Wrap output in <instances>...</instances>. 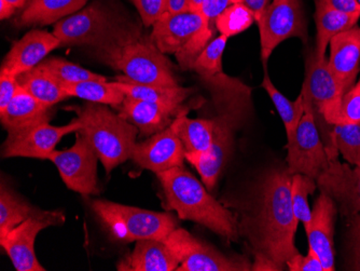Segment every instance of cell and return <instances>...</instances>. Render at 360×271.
<instances>
[{
  "label": "cell",
  "instance_id": "cell-20",
  "mask_svg": "<svg viewBox=\"0 0 360 271\" xmlns=\"http://www.w3.org/2000/svg\"><path fill=\"white\" fill-rule=\"evenodd\" d=\"M51 222L37 218H30L0 236V246L7 253L16 271H44L38 262L35 253V241L38 234L51 227Z\"/></svg>",
  "mask_w": 360,
  "mask_h": 271
},
{
  "label": "cell",
  "instance_id": "cell-15",
  "mask_svg": "<svg viewBox=\"0 0 360 271\" xmlns=\"http://www.w3.org/2000/svg\"><path fill=\"white\" fill-rule=\"evenodd\" d=\"M185 156V147L171 125L147 141L136 143L131 159L141 169L159 174L184 165Z\"/></svg>",
  "mask_w": 360,
  "mask_h": 271
},
{
  "label": "cell",
  "instance_id": "cell-46",
  "mask_svg": "<svg viewBox=\"0 0 360 271\" xmlns=\"http://www.w3.org/2000/svg\"><path fill=\"white\" fill-rule=\"evenodd\" d=\"M169 13H183L189 11V1L188 0H167Z\"/></svg>",
  "mask_w": 360,
  "mask_h": 271
},
{
  "label": "cell",
  "instance_id": "cell-13",
  "mask_svg": "<svg viewBox=\"0 0 360 271\" xmlns=\"http://www.w3.org/2000/svg\"><path fill=\"white\" fill-rule=\"evenodd\" d=\"M81 127L80 121L76 118L60 127L44 122L10 131L3 145V157L48 159L65 135L77 133Z\"/></svg>",
  "mask_w": 360,
  "mask_h": 271
},
{
  "label": "cell",
  "instance_id": "cell-32",
  "mask_svg": "<svg viewBox=\"0 0 360 271\" xmlns=\"http://www.w3.org/2000/svg\"><path fill=\"white\" fill-rule=\"evenodd\" d=\"M338 151L347 163L360 167V123L333 125L330 146L326 149L329 159L338 157Z\"/></svg>",
  "mask_w": 360,
  "mask_h": 271
},
{
  "label": "cell",
  "instance_id": "cell-16",
  "mask_svg": "<svg viewBox=\"0 0 360 271\" xmlns=\"http://www.w3.org/2000/svg\"><path fill=\"white\" fill-rule=\"evenodd\" d=\"M119 114L134 125L143 137H151L165 130L181 114H188L189 107L185 104H165L148 102L125 96L118 107Z\"/></svg>",
  "mask_w": 360,
  "mask_h": 271
},
{
  "label": "cell",
  "instance_id": "cell-33",
  "mask_svg": "<svg viewBox=\"0 0 360 271\" xmlns=\"http://www.w3.org/2000/svg\"><path fill=\"white\" fill-rule=\"evenodd\" d=\"M255 21L252 10L240 3L226 8L216 19L215 26L220 35L230 38L248 30Z\"/></svg>",
  "mask_w": 360,
  "mask_h": 271
},
{
  "label": "cell",
  "instance_id": "cell-48",
  "mask_svg": "<svg viewBox=\"0 0 360 271\" xmlns=\"http://www.w3.org/2000/svg\"><path fill=\"white\" fill-rule=\"evenodd\" d=\"M189 1V11L200 12L205 0H188Z\"/></svg>",
  "mask_w": 360,
  "mask_h": 271
},
{
  "label": "cell",
  "instance_id": "cell-41",
  "mask_svg": "<svg viewBox=\"0 0 360 271\" xmlns=\"http://www.w3.org/2000/svg\"><path fill=\"white\" fill-rule=\"evenodd\" d=\"M20 88L18 77L0 72V111L7 108Z\"/></svg>",
  "mask_w": 360,
  "mask_h": 271
},
{
  "label": "cell",
  "instance_id": "cell-21",
  "mask_svg": "<svg viewBox=\"0 0 360 271\" xmlns=\"http://www.w3.org/2000/svg\"><path fill=\"white\" fill-rule=\"evenodd\" d=\"M328 64L343 92L355 84L360 72V27L338 34L331 39Z\"/></svg>",
  "mask_w": 360,
  "mask_h": 271
},
{
  "label": "cell",
  "instance_id": "cell-9",
  "mask_svg": "<svg viewBox=\"0 0 360 271\" xmlns=\"http://www.w3.org/2000/svg\"><path fill=\"white\" fill-rule=\"evenodd\" d=\"M165 242L179 260L178 271L252 270V265L246 258H228L183 228H176Z\"/></svg>",
  "mask_w": 360,
  "mask_h": 271
},
{
  "label": "cell",
  "instance_id": "cell-6",
  "mask_svg": "<svg viewBox=\"0 0 360 271\" xmlns=\"http://www.w3.org/2000/svg\"><path fill=\"white\" fill-rule=\"evenodd\" d=\"M91 206L109 234L123 244L145 239L165 242L178 228L177 218L172 213L149 211L107 200H94Z\"/></svg>",
  "mask_w": 360,
  "mask_h": 271
},
{
  "label": "cell",
  "instance_id": "cell-42",
  "mask_svg": "<svg viewBox=\"0 0 360 271\" xmlns=\"http://www.w3.org/2000/svg\"><path fill=\"white\" fill-rule=\"evenodd\" d=\"M240 3V0H205L199 13H201L206 21L215 25L216 19L226 8Z\"/></svg>",
  "mask_w": 360,
  "mask_h": 271
},
{
  "label": "cell",
  "instance_id": "cell-27",
  "mask_svg": "<svg viewBox=\"0 0 360 271\" xmlns=\"http://www.w3.org/2000/svg\"><path fill=\"white\" fill-rule=\"evenodd\" d=\"M18 82L26 92L50 107L70 98L60 80L39 65L18 76Z\"/></svg>",
  "mask_w": 360,
  "mask_h": 271
},
{
  "label": "cell",
  "instance_id": "cell-24",
  "mask_svg": "<svg viewBox=\"0 0 360 271\" xmlns=\"http://www.w3.org/2000/svg\"><path fill=\"white\" fill-rule=\"evenodd\" d=\"M51 118V107L40 102L22 88L16 92L7 108L0 111L1 125L8 132L49 122Z\"/></svg>",
  "mask_w": 360,
  "mask_h": 271
},
{
  "label": "cell",
  "instance_id": "cell-23",
  "mask_svg": "<svg viewBox=\"0 0 360 271\" xmlns=\"http://www.w3.org/2000/svg\"><path fill=\"white\" fill-rule=\"evenodd\" d=\"M179 260L165 242L145 239L136 241L134 250L118 264L120 271H174Z\"/></svg>",
  "mask_w": 360,
  "mask_h": 271
},
{
  "label": "cell",
  "instance_id": "cell-2",
  "mask_svg": "<svg viewBox=\"0 0 360 271\" xmlns=\"http://www.w3.org/2000/svg\"><path fill=\"white\" fill-rule=\"evenodd\" d=\"M95 53L103 63L122 73L116 78L151 86H179L169 58L135 26H119L95 48Z\"/></svg>",
  "mask_w": 360,
  "mask_h": 271
},
{
  "label": "cell",
  "instance_id": "cell-31",
  "mask_svg": "<svg viewBox=\"0 0 360 271\" xmlns=\"http://www.w3.org/2000/svg\"><path fill=\"white\" fill-rule=\"evenodd\" d=\"M261 87L268 92L273 104L276 107L277 113L284 122L287 139H291L296 133L297 127L304 115V100L300 93L296 101H290L271 82L266 70H264V80Z\"/></svg>",
  "mask_w": 360,
  "mask_h": 271
},
{
  "label": "cell",
  "instance_id": "cell-18",
  "mask_svg": "<svg viewBox=\"0 0 360 271\" xmlns=\"http://www.w3.org/2000/svg\"><path fill=\"white\" fill-rule=\"evenodd\" d=\"M207 23L199 12H165L153 24L150 38L162 53L176 54Z\"/></svg>",
  "mask_w": 360,
  "mask_h": 271
},
{
  "label": "cell",
  "instance_id": "cell-1",
  "mask_svg": "<svg viewBox=\"0 0 360 271\" xmlns=\"http://www.w3.org/2000/svg\"><path fill=\"white\" fill-rule=\"evenodd\" d=\"M291 177L288 168H274L260 177L250 194L238 222L255 256L269 258L278 271L298 252L295 234L299 220L291 201Z\"/></svg>",
  "mask_w": 360,
  "mask_h": 271
},
{
  "label": "cell",
  "instance_id": "cell-43",
  "mask_svg": "<svg viewBox=\"0 0 360 271\" xmlns=\"http://www.w3.org/2000/svg\"><path fill=\"white\" fill-rule=\"evenodd\" d=\"M351 238L353 248V270H360V214L351 216Z\"/></svg>",
  "mask_w": 360,
  "mask_h": 271
},
{
  "label": "cell",
  "instance_id": "cell-36",
  "mask_svg": "<svg viewBox=\"0 0 360 271\" xmlns=\"http://www.w3.org/2000/svg\"><path fill=\"white\" fill-rule=\"evenodd\" d=\"M228 39L224 35L214 38L196 58L192 70L199 74L203 80L222 73V56Z\"/></svg>",
  "mask_w": 360,
  "mask_h": 271
},
{
  "label": "cell",
  "instance_id": "cell-17",
  "mask_svg": "<svg viewBox=\"0 0 360 271\" xmlns=\"http://www.w3.org/2000/svg\"><path fill=\"white\" fill-rule=\"evenodd\" d=\"M58 46H62L60 42L53 33L41 30H30L24 37L12 44L0 72L20 76L39 65L46 56Z\"/></svg>",
  "mask_w": 360,
  "mask_h": 271
},
{
  "label": "cell",
  "instance_id": "cell-10",
  "mask_svg": "<svg viewBox=\"0 0 360 271\" xmlns=\"http://www.w3.org/2000/svg\"><path fill=\"white\" fill-rule=\"evenodd\" d=\"M122 25L108 9L100 4H92L80 11L60 20L53 34L60 46H91L96 48Z\"/></svg>",
  "mask_w": 360,
  "mask_h": 271
},
{
  "label": "cell",
  "instance_id": "cell-44",
  "mask_svg": "<svg viewBox=\"0 0 360 271\" xmlns=\"http://www.w3.org/2000/svg\"><path fill=\"white\" fill-rule=\"evenodd\" d=\"M321 1L342 13L360 17V10L356 5L355 0H321Z\"/></svg>",
  "mask_w": 360,
  "mask_h": 271
},
{
  "label": "cell",
  "instance_id": "cell-11",
  "mask_svg": "<svg viewBox=\"0 0 360 271\" xmlns=\"http://www.w3.org/2000/svg\"><path fill=\"white\" fill-rule=\"evenodd\" d=\"M58 170L68 189L82 196L100 194L97 186V160L98 156L88 137L77 132L76 143L66 151H54L49 156Z\"/></svg>",
  "mask_w": 360,
  "mask_h": 271
},
{
  "label": "cell",
  "instance_id": "cell-8",
  "mask_svg": "<svg viewBox=\"0 0 360 271\" xmlns=\"http://www.w3.org/2000/svg\"><path fill=\"white\" fill-rule=\"evenodd\" d=\"M303 100L304 115L297 127L296 133L287 144V168L292 175L304 174L316 181L328 167L329 157L317 129L312 103L304 95Z\"/></svg>",
  "mask_w": 360,
  "mask_h": 271
},
{
  "label": "cell",
  "instance_id": "cell-35",
  "mask_svg": "<svg viewBox=\"0 0 360 271\" xmlns=\"http://www.w3.org/2000/svg\"><path fill=\"white\" fill-rule=\"evenodd\" d=\"M39 66L51 73L60 80V84L88 82V80H98V82H106L107 80L106 77L102 76V75L95 74L91 70L77 65L75 63L64 60V58H56V56L44 58L40 63Z\"/></svg>",
  "mask_w": 360,
  "mask_h": 271
},
{
  "label": "cell",
  "instance_id": "cell-45",
  "mask_svg": "<svg viewBox=\"0 0 360 271\" xmlns=\"http://www.w3.org/2000/svg\"><path fill=\"white\" fill-rule=\"evenodd\" d=\"M271 1H272V0H240V3L244 4L246 7L252 10L256 22L260 19L261 15L266 11Z\"/></svg>",
  "mask_w": 360,
  "mask_h": 271
},
{
  "label": "cell",
  "instance_id": "cell-5",
  "mask_svg": "<svg viewBox=\"0 0 360 271\" xmlns=\"http://www.w3.org/2000/svg\"><path fill=\"white\" fill-rule=\"evenodd\" d=\"M72 111L80 121L81 134L88 137L107 174L132 158L139 129L108 105L88 102Z\"/></svg>",
  "mask_w": 360,
  "mask_h": 271
},
{
  "label": "cell",
  "instance_id": "cell-37",
  "mask_svg": "<svg viewBox=\"0 0 360 271\" xmlns=\"http://www.w3.org/2000/svg\"><path fill=\"white\" fill-rule=\"evenodd\" d=\"M216 26L207 23L188 42L183 49L175 54L180 68L183 70H192L194 62L199 58L200 54L205 49L206 46L214 39Z\"/></svg>",
  "mask_w": 360,
  "mask_h": 271
},
{
  "label": "cell",
  "instance_id": "cell-34",
  "mask_svg": "<svg viewBox=\"0 0 360 271\" xmlns=\"http://www.w3.org/2000/svg\"><path fill=\"white\" fill-rule=\"evenodd\" d=\"M316 188V181L304 174H293L291 177V201L293 212L305 228L309 225L312 220V210L309 206V195L314 194Z\"/></svg>",
  "mask_w": 360,
  "mask_h": 271
},
{
  "label": "cell",
  "instance_id": "cell-49",
  "mask_svg": "<svg viewBox=\"0 0 360 271\" xmlns=\"http://www.w3.org/2000/svg\"><path fill=\"white\" fill-rule=\"evenodd\" d=\"M8 3L11 4L16 10L25 7L30 0H7Z\"/></svg>",
  "mask_w": 360,
  "mask_h": 271
},
{
  "label": "cell",
  "instance_id": "cell-26",
  "mask_svg": "<svg viewBox=\"0 0 360 271\" xmlns=\"http://www.w3.org/2000/svg\"><path fill=\"white\" fill-rule=\"evenodd\" d=\"M315 23H316V46L315 53L319 58H326V50L331 39L338 34L351 30L357 24L360 17L342 13L325 5L321 0H315Z\"/></svg>",
  "mask_w": 360,
  "mask_h": 271
},
{
  "label": "cell",
  "instance_id": "cell-39",
  "mask_svg": "<svg viewBox=\"0 0 360 271\" xmlns=\"http://www.w3.org/2000/svg\"><path fill=\"white\" fill-rule=\"evenodd\" d=\"M139 10L145 26H153V24L167 12V0H131Z\"/></svg>",
  "mask_w": 360,
  "mask_h": 271
},
{
  "label": "cell",
  "instance_id": "cell-25",
  "mask_svg": "<svg viewBox=\"0 0 360 271\" xmlns=\"http://www.w3.org/2000/svg\"><path fill=\"white\" fill-rule=\"evenodd\" d=\"M89 0H30L16 21L19 26L49 25L80 11Z\"/></svg>",
  "mask_w": 360,
  "mask_h": 271
},
{
  "label": "cell",
  "instance_id": "cell-3",
  "mask_svg": "<svg viewBox=\"0 0 360 271\" xmlns=\"http://www.w3.org/2000/svg\"><path fill=\"white\" fill-rule=\"evenodd\" d=\"M157 175L167 209L177 212L180 220L198 222L226 241L238 240V218L212 197L205 186L184 165Z\"/></svg>",
  "mask_w": 360,
  "mask_h": 271
},
{
  "label": "cell",
  "instance_id": "cell-30",
  "mask_svg": "<svg viewBox=\"0 0 360 271\" xmlns=\"http://www.w3.org/2000/svg\"><path fill=\"white\" fill-rule=\"evenodd\" d=\"M65 92L72 98L82 99L86 102L98 103V104L110 105L119 107L125 99V94L119 90L112 82H98L88 80L80 82H64L62 84Z\"/></svg>",
  "mask_w": 360,
  "mask_h": 271
},
{
  "label": "cell",
  "instance_id": "cell-12",
  "mask_svg": "<svg viewBox=\"0 0 360 271\" xmlns=\"http://www.w3.org/2000/svg\"><path fill=\"white\" fill-rule=\"evenodd\" d=\"M304 96L312 103L315 114H319L327 125L339 123L341 102L345 92L331 73L328 60L311 52L307 62V75L303 82Z\"/></svg>",
  "mask_w": 360,
  "mask_h": 271
},
{
  "label": "cell",
  "instance_id": "cell-28",
  "mask_svg": "<svg viewBox=\"0 0 360 271\" xmlns=\"http://www.w3.org/2000/svg\"><path fill=\"white\" fill-rule=\"evenodd\" d=\"M186 153H210L214 139V123L212 119L188 118L181 114L172 123Z\"/></svg>",
  "mask_w": 360,
  "mask_h": 271
},
{
  "label": "cell",
  "instance_id": "cell-14",
  "mask_svg": "<svg viewBox=\"0 0 360 271\" xmlns=\"http://www.w3.org/2000/svg\"><path fill=\"white\" fill-rule=\"evenodd\" d=\"M317 188L337 202L345 216L360 213V167L341 163L330 158L327 169L316 179Z\"/></svg>",
  "mask_w": 360,
  "mask_h": 271
},
{
  "label": "cell",
  "instance_id": "cell-7",
  "mask_svg": "<svg viewBox=\"0 0 360 271\" xmlns=\"http://www.w3.org/2000/svg\"><path fill=\"white\" fill-rule=\"evenodd\" d=\"M260 33L261 60L268 63L277 46L289 38L307 42L302 0H272L257 21Z\"/></svg>",
  "mask_w": 360,
  "mask_h": 271
},
{
  "label": "cell",
  "instance_id": "cell-4",
  "mask_svg": "<svg viewBox=\"0 0 360 271\" xmlns=\"http://www.w3.org/2000/svg\"><path fill=\"white\" fill-rule=\"evenodd\" d=\"M210 84L212 94L219 105V113L212 119L214 123V139L210 153H186V160L191 163L208 190L217 184L220 174L231 153L233 135L240 122V94L246 92V87L220 73L205 79Z\"/></svg>",
  "mask_w": 360,
  "mask_h": 271
},
{
  "label": "cell",
  "instance_id": "cell-47",
  "mask_svg": "<svg viewBox=\"0 0 360 271\" xmlns=\"http://www.w3.org/2000/svg\"><path fill=\"white\" fill-rule=\"evenodd\" d=\"M16 9L8 3L7 0H0V18L1 20L9 19L15 13Z\"/></svg>",
  "mask_w": 360,
  "mask_h": 271
},
{
  "label": "cell",
  "instance_id": "cell-29",
  "mask_svg": "<svg viewBox=\"0 0 360 271\" xmlns=\"http://www.w3.org/2000/svg\"><path fill=\"white\" fill-rule=\"evenodd\" d=\"M112 84L124 93L125 96L148 102L165 103V104H184L192 93L191 89L177 87L151 86V84H135V82L115 78Z\"/></svg>",
  "mask_w": 360,
  "mask_h": 271
},
{
  "label": "cell",
  "instance_id": "cell-38",
  "mask_svg": "<svg viewBox=\"0 0 360 271\" xmlns=\"http://www.w3.org/2000/svg\"><path fill=\"white\" fill-rule=\"evenodd\" d=\"M360 123V78L343 95L338 125Z\"/></svg>",
  "mask_w": 360,
  "mask_h": 271
},
{
  "label": "cell",
  "instance_id": "cell-50",
  "mask_svg": "<svg viewBox=\"0 0 360 271\" xmlns=\"http://www.w3.org/2000/svg\"><path fill=\"white\" fill-rule=\"evenodd\" d=\"M356 5H357V7L359 8L360 10V0H355Z\"/></svg>",
  "mask_w": 360,
  "mask_h": 271
},
{
  "label": "cell",
  "instance_id": "cell-22",
  "mask_svg": "<svg viewBox=\"0 0 360 271\" xmlns=\"http://www.w3.org/2000/svg\"><path fill=\"white\" fill-rule=\"evenodd\" d=\"M30 218L46 220L52 226H60L64 224L66 216L60 210L46 211L36 208L3 179L0 185V236L8 234Z\"/></svg>",
  "mask_w": 360,
  "mask_h": 271
},
{
  "label": "cell",
  "instance_id": "cell-40",
  "mask_svg": "<svg viewBox=\"0 0 360 271\" xmlns=\"http://www.w3.org/2000/svg\"><path fill=\"white\" fill-rule=\"evenodd\" d=\"M287 268L290 271H325L319 255L309 248L305 256L297 253L287 262Z\"/></svg>",
  "mask_w": 360,
  "mask_h": 271
},
{
  "label": "cell",
  "instance_id": "cell-19",
  "mask_svg": "<svg viewBox=\"0 0 360 271\" xmlns=\"http://www.w3.org/2000/svg\"><path fill=\"white\" fill-rule=\"evenodd\" d=\"M337 206L329 196L321 193L312 209V220L307 230L309 248H312L323 264V270H335V222Z\"/></svg>",
  "mask_w": 360,
  "mask_h": 271
}]
</instances>
